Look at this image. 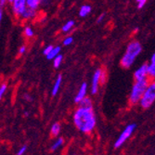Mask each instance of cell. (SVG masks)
I'll return each instance as SVG.
<instances>
[{
    "instance_id": "1",
    "label": "cell",
    "mask_w": 155,
    "mask_h": 155,
    "mask_svg": "<svg viewBox=\"0 0 155 155\" xmlns=\"http://www.w3.org/2000/svg\"><path fill=\"white\" fill-rule=\"evenodd\" d=\"M74 124L76 128L82 133L87 134L93 131L97 124V119L93 107L87 108L79 106L74 114Z\"/></svg>"
},
{
    "instance_id": "2",
    "label": "cell",
    "mask_w": 155,
    "mask_h": 155,
    "mask_svg": "<svg viewBox=\"0 0 155 155\" xmlns=\"http://www.w3.org/2000/svg\"><path fill=\"white\" fill-rule=\"evenodd\" d=\"M141 51L142 47L138 41L134 40L130 42L121 60V65L125 69L130 68L138 57V55L141 53Z\"/></svg>"
},
{
    "instance_id": "3",
    "label": "cell",
    "mask_w": 155,
    "mask_h": 155,
    "mask_svg": "<svg viewBox=\"0 0 155 155\" xmlns=\"http://www.w3.org/2000/svg\"><path fill=\"white\" fill-rule=\"evenodd\" d=\"M148 79L146 80H138L133 84L130 96H129V101L132 105L139 103L140 100L144 94V91L148 86Z\"/></svg>"
},
{
    "instance_id": "4",
    "label": "cell",
    "mask_w": 155,
    "mask_h": 155,
    "mask_svg": "<svg viewBox=\"0 0 155 155\" xmlns=\"http://www.w3.org/2000/svg\"><path fill=\"white\" fill-rule=\"evenodd\" d=\"M155 101V81L148 84L144 94L139 101V104L143 109L150 108Z\"/></svg>"
},
{
    "instance_id": "5",
    "label": "cell",
    "mask_w": 155,
    "mask_h": 155,
    "mask_svg": "<svg viewBox=\"0 0 155 155\" xmlns=\"http://www.w3.org/2000/svg\"><path fill=\"white\" fill-rule=\"evenodd\" d=\"M136 127H137L136 124H128L127 126H126V127L124 128V130L121 133V135L116 139V141L114 143V148L115 149L121 148L125 143L126 140H127L132 136V134L135 131Z\"/></svg>"
},
{
    "instance_id": "6",
    "label": "cell",
    "mask_w": 155,
    "mask_h": 155,
    "mask_svg": "<svg viewBox=\"0 0 155 155\" xmlns=\"http://www.w3.org/2000/svg\"><path fill=\"white\" fill-rule=\"evenodd\" d=\"M105 74L101 69H97V71L93 74L92 83H91V94L95 95L97 94L98 90V87H100L101 83H104Z\"/></svg>"
},
{
    "instance_id": "7",
    "label": "cell",
    "mask_w": 155,
    "mask_h": 155,
    "mask_svg": "<svg viewBox=\"0 0 155 155\" xmlns=\"http://www.w3.org/2000/svg\"><path fill=\"white\" fill-rule=\"evenodd\" d=\"M11 7H12V11L14 15L20 18L22 12L27 8L26 0H13L11 3Z\"/></svg>"
},
{
    "instance_id": "8",
    "label": "cell",
    "mask_w": 155,
    "mask_h": 155,
    "mask_svg": "<svg viewBox=\"0 0 155 155\" xmlns=\"http://www.w3.org/2000/svg\"><path fill=\"white\" fill-rule=\"evenodd\" d=\"M148 76H149V64L147 63H144L140 67H138L134 73V77L136 81L146 80L148 79Z\"/></svg>"
},
{
    "instance_id": "9",
    "label": "cell",
    "mask_w": 155,
    "mask_h": 155,
    "mask_svg": "<svg viewBox=\"0 0 155 155\" xmlns=\"http://www.w3.org/2000/svg\"><path fill=\"white\" fill-rule=\"evenodd\" d=\"M37 16V10L36 9H33L31 8H26L25 10L22 12V14L21 15L20 19L24 20V21H28V20H33Z\"/></svg>"
},
{
    "instance_id": "10",
    "label": "cell",
    "mask_w": 155,
    "mask_h": 155,
    "mask_svg": "<svg viewBox=\"0 0 155 155\" xmlns=\"http://www.w3.org/2000/svg\"><path fill=\"white\" fill-rule=\"evenodd\" d=\"M87 83H83L81 84V87L79 88V91L78 93L76 94L75 96V98H74V102L75 103H79L84 97H87Z\"/></svg>"
},
{
    "instance_id": "11",
    "label": "cell",
    "mask_w": 155,
    "mask_h": 155,
    "mask_svg": "<svg viewBox=\"0 0 155 155\" xmlns=\"http://www.w3.org/2000/svg\"><path fill=\"white\" fill-rule=\"evenodd\" d=\"M61 83H62V76L61 75H59L58 78L56 79L55 83H54V86H53V88H52V91H51V95L53 97H55L57 95L60 91V88H61Z\"/></svg>"
},
{
    "instance_id": "12",
    "label": "cell",
    "mask_w": 155,
    "mask_h": 155,
    "mask_svg": "<svg viewBox=\"0 0 155 155\" xmlns=\"http://www.w3.org/2000/svg\"><path fill=\"white\" fill-rule=\"evenodd\" d=\"M149 76L155 79V53L152 54L149 63Z\"/></svg>"
},
{
    "instance_id": "13",
    "label": "cell",
    "mask_w": 155,
    "mask_h": 155,
    "mask_svg": "<svg viewBox=\"0 0 155 155\" xmlns=\"http://www.w3.org/2000/svg\"><path fill=\"white\" fill-rule=\"evenodd\" d=\"M91 12V7L89 5H84L81 7L80 10H79V16L80 17H86L88 14Z\"/></svg>"
},
{
    "instance_id": "14",
    "label": "cell",
    "mask_w": 155,
    "mask_h": 155,
    "mask_svg": "<svg viewBox=\"0 0 155 155\" xmlns=\"http://www.w3.org/2000/svg\"><path fill=\"white\" fill-rule=\"evenodd\" d=\"M27 7L33 9H38L41 6V0H26Z\"/></svg>"
},
{
    "instance_id": "15",
    "label": "cell",
    "mask_w": 155,
    "mask_h": 155,
    "mask_svg": "<svg viewBox=\"0 0 155 155\" xmlns=\"http://www.w3.org/2000/svg\"><path fill=\"white\" fill-rule=\"evenodd\" d=\"M61 53V47H54L52 48V50L50 51V53L48 55H47L46 57L48 60H53L56 56H58Z\"/></svg>"
},
{
    "instance_id": "16",
    "label": "cell",
    "mask_w": 155,
    "mask_h": 155,
    "mask_svg": "<svg viewBox=\"0 0 155 155\" xmlns=\"http://www.w3.org/2000/svg\"><path fill=\"white\" fill-rule=\"evenodd\" d=\"M63 143H64L63 138H62V137H59V138L52 144V146H51V148H50L51 151H56V150H58L63 145Z\"/></svg>"
},
{
    "instance_id": "17",
    "label": "cell",
    "mask_w": 155,
    "mask_h": 155,
    "mask_svg": "<svg viewBox=\"0 0 155 155\" xmlns=\"http://www.w3.org/2000/svg\"><path fill=\"white\" fill-rule=\"evenodd\" d=\"M50 133L53 137H57L59 136V134L61 133V124L59 123H55L52 124L51 129H50Z\"/></svg>"
},
{
    "instance_id": "18",
    "label": "cell",
    "mask_w": 155,
    "mask_h": 155,
    "mask_svg": "<svg viewBox=\"0 0 155 155\" xmlns=\"http://www.w3.org/2000/svg\"><path fill=\"white\" fill-rule=\"evenodd\" d=\"M81 107H87V108H92L93 107V103H92V101L90 100L89 97H84L83 100L78 103Z\"/></svg>"
},
{
    "instance_id": "19",
    "label": "cell",
    "mask_w": 155,
    "mask_h": 155,
    "mask_svg": "<svg viewBox=\"0 0 155 155\" xmlns=\"http://www.w3.org/2000/svg\"><path fill=\"white\" fill-rule=\"evenodd\" d=\"M74 26V21H67L61 28V31L63 33H69Z\"/></svg>"
},
{
    "instance_id": "20",
    "label": "cell",
    "mask_w": 155,
    "mask_h": 155,
    "mask_svg": "<svg viewBox=\"0 0 155 155\" xmlns=\"http://www.w3.org/2000/svg\"><path fill=\"white\" fill-rule=\"evenodd\" d=\"M62 60H63V56L61 54H59L58 56H56V57L53 59V66L55 68H59L62 62Z\"/></svg>"
},
{
    "instance_id": "21",
    "label": "cell",
    "mask_w": 155,
    "mask_h": 155,
    "mask_svg": "<svg viewBox=\"0 0 155 155\" xmlns=\"http://www.w3.org/2000/svg\"><path fill=\"white\" fill-rule=\"evenodd\" d=\"M24 35L28 38H31L35 35V32L31 26H26L24 28Z\"/></svg>"
},
{
    "instance_id": "22",
    "label": "cell",
    "mask_w": 155,
    "mask_h": 155,
    "mask_svg": "<svg viewBox=\"0 0 155 155\" xmlns=\"http://www.w3.org/2000/svg\"><path fill=\"white\" fill-rule=\"evenodd\" d=\"M7 89H8L7 84H2L1 86H0V101L2 100V97H3V96L5 95Z\"/></svg>"
},
{
    "instance_id": "23",
    "label": "cell",
    "mask_w": 155,
    "mask_h": 155,
    "mask_svg": "<svg viewBox=\"0 0 155 155\" xmlns=\"http://www.w3.org/2000/svg\"><path fill=\"white\" fill-rule=\"evenodd\" d=\"M73 42H74V38L72 36H68L63 40V46H65V47L70 46L73 44Z\"/></svg>"
},
{
    "instance_id": "24",
    "label": "cell",
    "mask_w": 155,
    "mask_h": 155,
    "mask_svg": "<svg viewBox=\"0 0 155 155\" xmlns=\"http://www.w3.org/2000/svg\"><path fill=\"white\" fill-rule=\"evenodd\" d=\"M54 47L53 46H51V45H49V46H47L45 48H44V50H43V54L45 55V56H47V55H48L49 53H50V51L52 50V48H53Z\"/></svg>"
},
{
    "instance_id": "25",
    "label": "cell",
    "mask_w": 155,
    "mask_h": 155,
    "mask_svg": "<svg viewBox=\"0 0 155 155\" xmlns=\"http://www.w3.org/2000/svg\"><path fill=\"white\" fill-rule=\"evenodd\" d=\"M146 2H147V0H139V1L137 2V8H142L146 5Z\"/></svg>"
},
{
    "instance_id": "26",
    "label": "cell",
    "mask_w": 155,
    "mask_h": 155,
    "mask_svg": "<svg viewBox=\"0 0 155 155\" xmlns=\"http://www.w3.org/2000/svg\"><path fill=\"white\" fill-rule=\"evenodd\" d=\"M26 150H27V147L24 145V146H22L21 148H20V150H19V151L17 152V154H18V155H22V154L25 153Z\"/></svg>"
},
{
    "instance_id": "27",
    "label": "cell",
    "mask_w": 155,
    "mask_h": 155,
    "mask_svg": "<svg viewBox=\"0 0 155 155\" xmlns=\"http://www.w3.org/2000/svg\"><path fill=\"white\" fill-rule=\"evenodd\" d=\"M23 98H24L26 101H32V97H31V95L27 94V93L23 94Z\"/></svg>"
},
{
    "instance_id": "28",
    "label": "cell",
    "mask_w": 155,
    "mask_h": 155,
    "mask_svg": "<svg viewBox=\"0 0 155 155\" xmlns=\"http://www.w3.org/2000/svg\"><path fill=\"white\" fill-rule=\"evenodd\" d=\"M104 17H105V14H104V13H103V14H101L100 17H98L97 20V23H101V22L104 20Z\"/></svg>"
},
{
    "instance_id": "29",
    "label": "cell",
    "mask_w": 155,
    "mask_h": 155,
    "mask_svg": "<svg viewBox=\"0 0 155 155\" xmlns=\"http://www.w3.org/2000/svg\"><path fill=\"white\" fill-rule=\"evenodd\" d=\"M25 52H26V47H25V46H21V47L20 48V49H19V54L22 55V54H24Z\"/></svg>"
},
{
    "instance_id": "30",
    "label": "cell",
    "mask_w": 155,
    "mask_h": 155,
    "mask_svg": "<svg viewBox=\"0 0 155 155\" xmlns=\"http://www.w3.org/2000/svg\"><path fill=\"white\" fill-rule=\"evenodd\" d=\"M7 2H8V0H0V8H2L7 4Z\"/></svg>"
},
{
    "instance_id": "31",
    "label": "cell",
    "mask_w": 155,
    "mask_h": 155,
    "mask_svg": "<svg viewBox=\"0 0 155 155\" xmlns=\"http://www.w3.org/2000/svg\"><path fill=\"white\" fill-rule=\"evenodd\" d=\"M50 2V0H41V6H47Z\"/></svg>"
},
{
    "instance_id": "32",
    "label": "cell",
    "mask_w": 155,
    "mask_h": 155,
    "mask_svg": "<svg viewBox=\"0 0 155 155\" xmlns=\"http://www.w3.org/2000/svg\"><path fill=\"white\" fill-rule=\"evenodd\" d=\"M2 19H3V10H2L1 8H0V24H1Z\"/></svg>"
},
{
    "instance_id": "33",
    "label": "cell",
    "mask_w": 155,
    "mask_h": 155,
    "mask_svg": "<svg viewBox=\"0 0 155 155\" xmlns=\"http://www.w3.org/2000/svg\"><path fill=\"white\" fill-rule=\"evenodd\" d=\"M29 114H29L28 111H25V112H24V116H25V117H28V116H29Z\"/></svg>"
},
{
    "instance_id": "34",
    "label": "cell",
    "mask_w": 155,
    "mask_h": 155,
    "mask_svg": "<svg viewBox=\"0 0 155 155\" xmlns=\"http://www.w3.org/2000/svg\"><path fill=\"white\" fill-rule=\"evenodd\" d=\"M12 1H13V0H8V3H10V4H11V3H12Z\"/></svg>"
},
{
    "instance_id": "35",
    "label": "cell",
    "mask_w": 155,
    "mask_h": 155,
    "mask_svg": "<svg viewBox=\"0 0 155 155\" xmlns=\"http://www.w3.org/2000/svg\"><path fill=\"white\" fill-rule=\"evenodd\" d=\"M136 1H137V2H138V1H139V0H136Z\"/></svg>"
}]
</instances>
